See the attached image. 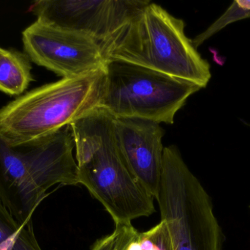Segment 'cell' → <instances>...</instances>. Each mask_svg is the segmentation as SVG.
I'll list each match as a JSON object with an SVG mask.
<instances>
[{
	"instance_id": "5b68a950",
	"label": "cell",
	"mask_w": 250,
	"mask_h": 250,
	"mask_svg": "<svg viewBox=\"0 0 250 250\" xmlns=\"http://www.w3.org/2000/svg\"><path fill=\"white\" fill-rule=\"evenodd\" d=\"M173 250H223L225 237L212 200L174 145L164 148L156 198Z\"/></svg>"
},
{
	"instance_id": "3957f363",
	"label": "cell",
	"mask_w": 250,
	"mask_h": 250,
	"mask_svg": "<svg viewBox=\"0 0 250 250\" xmlns=\"http://www.w3.org/2000/svg\"><path fill=\"white\" fill-rule=\"evenodd\" d=\"M74 147L70 125L21 146L0 139V203L19 223L32 221L53 186L79 184Z\"/></svg>"
},
{
	"instance_id": "9c48e42d",
	"label": "cell",
	"mask_w": 250,
	"mask_h": 250,
	"mask_svg": "<svg viewBox=\"0 0 250 250\" xmlns=\"http://www.w3.org/2000/svg\"><path fill=\"white\" fill-rule=\"evenodd\" d=\"M117 148L134 179L154 199L163 172V137L160 123L129 117H114Z\"/></svg>"
},
{
	"instance_id": "6da1fadb",
	"label": "cell",
	"mask_w": 250,
	"mask_h": 250,
	"mask_svg": "<svg viewBox=\"0 0 250 250\" xmlns=\"http://www.w3.org/2000/svg\"><path fill=\"white\" fill-rule=\"evenodd\" d=\"M70 126L79 184L104 205L115 226L154 214L155 199L134 179L117 148L114 117L98 107Z\"/></svg>"
},
{
	"instance_id": "4fadbf2b",
	"label": "cell",
	"mask_w": 250,
	"mask_h": 250,
	"mask_svg": "<svg viewBox=\"0 0 250 250\" xmlns=\"http://www.w3.org/2000/svg\"><path fill=\"white\" fill-rule=\"evenodd\" d=\"M138 242L142 250H173L168 228L163 220L150 230L139 232Z\"/></svg>"
},
{
	"instance_id": "30bf717a",
	"label": "cell",
	"mask_w": 250,
	"mask_h": 250,
	"mask_svg": "<svg viewBox=\"0 0 250 250\" xmlns=\"http://www.w3.org/2000/svg\"><path fill=\"white\" fill-rule=\"evenodd\" d=\"M32 66L24 52L0 47V91L19 96L34 81Z\"/></svg>"
},
{
	"instance_id": "9a60e30c",
	"label": "cell",
	"mask_w": 250,
	"mask_h": 250,
	"mask_svg": "<svg viewBox=\"0 0 250 250\" xmlns=\"http://www.w3.org/2000/svg\"><path fill=\"white\" fill-rule=\"evenodd\" d=\"M118 235L119 228L116 226L115 229L111 234L107 235L97 240L91 250H114Z\"/></svg>"
},
{
	"instance_id": "7a4b0ae2",
	"label": "cell",
	"mask_w": 250,
	"mask_h": 250,
	"mask_svg": "<svg viewBox=\"0 0 250 250\" xmlns=\"http://www.w3.org/2000/svg\"><path fill=\"white\" fill-rule=\"evenodd\" d=\"M182 19L150 1L112 36L99 43L104 57L138 65L205 88L211 66L185 32Z\"/></svg>"
},
{
	"instance_id": "7c38bea8",
	"label": "cell",
	"mask_w": 250,
	"mask_h": 250,
	"mask_svg": "<svg viewBox=\"0 0 250 250\" xmlns=\"http://www.w3.org/2000/svg\"><path fill=\"white\" fill-rule=\"evenodd\" d=\"M250 18V0L234 1L229 6L224 13L210 25L205 31L192 40L195 48H198L206 41L224 29L230 23L242 19Z\"/></svg>"
},
{
	"instance_id": "277c9868",
	"label": "cell",
	"mask_w": 250,
	"mask_h": 250,
	"mask_svg": "<svg viewBox=\"0 0 250 250\" xmlns=\"http://www.w3.org/2000/svg\"><path fill=\"white\" fill-rule=\"evenodd\" d=\"M104 82L103 68L21 95L0 109V139L21 146L58 132L100 107Z\"/></svg>"
},
{
	"instance_id": "5bb4252c",
	"label": "cell",
	"mask_w": 250,
	"mask_h": 250,
	"mask_svg": "<svg viewBox=\"0 0 250 250\" xmlns=\"http://www.w3.org/2000/svg\"><path fill=\"white\" fill-rule=\"evenodd\" d=\"M119 228V235L114 250H127V245L132 234L136 229L132 224L126 226H116Z\"/></svg>"
},
{
	"instance_id": "2e32d148",
	"label": "cell",
	"mask_w": 250,
	"mask_h": 250,
	"mask_svg": "<svg viewBox=\"0 0 250 250\" xmlns=\"http://www.w3.org/2000/svg\"><path fill=\"white\" fill-rule=\"evenodd\" d=\"M249 208H250V206H249Z\"/></svg>"
},
{
	"instance_id": "8992f818",
	"label": "cell",
	"mask_w": 250,
	"mask_h": 250,
	"mask_svg": "<svg viewBox=\"0 0 250 250\" xmlns=\"http://www.w3.org/2000/svg\"><path fill=\"white\" fill-rule=\"evenodd\" d=\"M100 107L114 117L173 124L177 112L202 89L192 82L138 65L108 60Z\"/></svg>"
},
{
	"instance_id": "ba28073f",
	"label": "cell",
	"mask_w": 250,
	"mask_h": 250,
	"mask_svg": "<svg viewBox=\"0 0 250 250\" xmlns=\"http://www.w3.org/2000/svg\"><path fill=\"white\" fill-rule=\"evenodd\" d=\"M150 1L38 0L29 11L42 23L103 42L125 26Z\"/></svg>"
},
{
	"instance_id": "52a82bcc",
	"label": "cell",
	"mask_w": 250,
	"mask_h": 250,
	"mask_svg": "<svg viewBox=\"0 0 250 250\" xmlns=\"http://www.w3.org/2000/svg\"><path fill=\"white\" fill-rule=\"evenodd\" d=\"M24 53L32 63L62 79L104 68L106 59L98 41L36 20L22 32Z\"/></svg>"
},
{
	"instance_id": "8fae6325",
	"label": "cell",
	"mask_w": 250,
	"mask_h": 250,
	"mask_svg": "<svg viewBox=\"0 0 250 250\" xmlns=\"http://www.w3.org/2000/svg\"><path fill=\"white\" fill-rule=\"evenodd\" d=\"M0 250H42L32 221L19 223L0 203Z\"/></svg>"
}]
</instances>
